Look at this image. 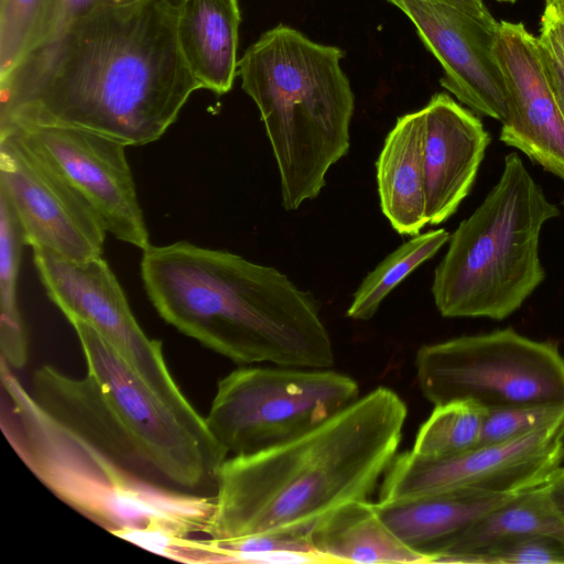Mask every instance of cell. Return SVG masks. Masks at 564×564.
Returning a JSON list of instances; mask_svg holds the SVG:
<instances>
[{
	"label": "cell",
	"instance_id": "cell-17",
	"mask_svg": "<svg viewBox=\"0 0 564 564\" xmlns=\"http://www.w3.org/2000/svg\"><path fill=\"white\" fill-rule=\"evenodd\" d=\"M422 110L397 119L376 162L382 214L403 236H416L427 225Z\"/></svg>",
	"mask_w": 564,
	"mask_h": 564
},
{
	"label": "cell",
	"instance_id": "cell-8",
	"mask_svg": "<svg viewBox=\"0 0 564 564\" xmlns=\"http://www.w3.org/2000/svg\"><path fill=\"white\" fill-rule=\"evenodd\" d=\"M415 368L420 390L434 405L455 400H470L487 410L564 404L558 347L513 328L424 345Z\"/></svg>",
	"mask_w": 564,
	"mask_h": 564
},
{
	"label": "cell",
	"instance_id": "cell-32",
	"mask_svg": "<svg viewBox=\"0 0 564 564\" xmlns=\"http://www.w3.org/2000/svg\"><path fill=\"white\" fill-rule=\"evenodd\" d=\"M432 2L443 3L456 8L478 21H480L486 26L496 30L498 28V23L491 13L488 11L487 7L484 3V0H427Z\"/></svg>",
	"mask_w": 564,
	"mask_h": 564
},
{
	"label": "cell",
	"instance_id": "cell-30",
	"mask_svg": "<svg viewBox=\"0 0 564 564\" xmlns=\"http://www.w3.org/2000/svg\"><path fill=\"white\" fill-rule=\"evenodd\" d=\"M538 39L564 67V11L554 6L544 7Z\"/></svg>",
	"mask_w": 564,
	"mask_h": 564
},
{
	"label": "cell",
	"instance_id": "cell-29",
	"mask_svg": "<svg viewBox=\"0 0 564 564\" xmlns=\"http://www.w3.org/2000/svg\"><path fill=\"white\" fill-rule=\"evenodd\" d=\"M97 6L99 0H52L51 20L45 39L35 50L54 42L73 21Z\"/></svg>",
	"mask_w": 564,
	"mask_h": 564
},
{
	"label": "cell",
	"instance_id": "cell-19",
	"mask_svg": "<svg viewBox=\"0 0 564 564\" xmlns=\"http://www.w3.org/2000/svg\"><path fill=\"white\" fill-rule=\"evenodd\" d=\"M517 495L451 490L402 500H379L375 507L402 542L430 555L432 563L434 552L443 542Z\"/></svg>",
	"mask_w": 564,
	"mask_h": 564
},
{
	"label": "cell",
	"instance_id": "cell-15",
	"mask_svg": "<svg viewBox=\"0 0 564 564\" xmlns=\"http://www.w3.org/2000/svg\"><path fill=\"white\" fill-rule=\"evenodd\" d=\"M494 53L508 104L500 141L564 181V119L545 74L538 37L521 22L501 21Z\"/></svg>",
	"mask_w": 564,
	"mask_h": 564
},
{
	"label": "cell",
	"instance_id": "cell-1",
	"mask_svg": "<svg viewBox=\"0 0 564 564\" xmlns=\"http://www.w3.org/2000/svg\"><path fill=\"white\" fill-rule=\"evenodd\" d=\"M183 0L99 4L0 78V130L83 128L124 145L160 139L199 84L181 54Z\"/></svg>",
	"mask_w": 564,
	"mask_h": 564
},
{
	"label": "cell",
	"instance_id": "cell-10",
	"mask_svg": "<svg viewBox=\"0 0 564 564\" xmlns=\"http://www.w3.org/2000/svg\"><path fill=\"white\" fill-rule=\"evenodd\" d=\"M564 462V415L521 437L477 446L457 456L430 459L395 455L384 473L381 501L440 491L517 495L550 481Z\"/></svg>",
	"mask_w": 564,
	"mask_h": 564
},
{
	"label": "cell",
	"instance_id": "cell-7",
	"mask_svg": "<svg viewBox=\"0 0 564 564\" xmlns=\"http://www.w3.org/2000/svg\"><path fill=\"white\" fill-rule=\"evenodd\" d=\"M78 338L87 371L116 421L162 480L176 490L215 496L228 452L203 415H188L150 388L89 324L66 317Z\"/></svg>",
	"mask_w": 564,
	"mask_h": 564
},
{
	"label": "cell",
	"instance_id": "cell-6",
	"mask_svg": "<svg viewBox=\"0 0 564 564\" xmlns=\"http://www.w3.org/2000/svg\"><path fill=\"white\" fill-rule=\"evenodd\" d=\"M560 214L521 158L509 153L496 185L451 235L432 295L444 317L503 319L543 282V225Z\"/></svg>",
	"mask_w": 564,
	"mask_h": 564
},
{
	"label": "cell",
	"instance_id": "cell-5",
	"mask_svg": "<svg viewBox=\"0 0 564 564\" xmlns=\"http://www.w3.org/2000/svg\"><path fill=\"white\" fill-rule=\"evenodd\" d=\"M7 412L1 427L15 453L59 500L113 534L161 528L203 533L215 496L164 487L91 443L44 409L1 360Z\"/></svg>",
	"mask_w": 564,
	"mask_h": 564
},
{
	"label": "cell",
	"instance_id": "cell-34",
	"mask_svg": "<svg viewBox=\"0 0 564 564\" xmlns=\"http://www.w3.org/2000/svg\"><path fill=\"white\" fill-rule=\"evenodd\" d=\"M142 0H99V4L104 6H124L139 2Z\"/></svg>",
	"mask_w": 564,
	"mask_h": 564
},
{
	"label": "cell",
	"instance_id": "cell-16",
	"mask_svg": "<svg viewBox=\"0 0 564 564\" xmlns=\"http://www.w3.org/2000/svg\"><path fill=\"white\" fill-rule=\"evenodd\" d=\"M421 110L426 218L427 224L440 225L469 194L490 135L480 119L448 94L433 95Z\"/></svg>",
	"mask_w": 564,
	"mask_h": 564
},
{
	"label": "cell",
	"instance_id": "cell-26",
	"mask_svg": "<svg viewBox=\"0 0 564 564\" xmlns=\"http://www.w3.org/2000/svg\"><path fill=\"white\" fill-rule=\"evenodd\" d=\"M52 0H0V78L44 41Z\"/></svg>",
	"mask_w": 564,
	"mask_h": 564
},
{
	"label": "cell",
	"instance_id": "cell-18",
	"mask_svg": "<svg viewBox=\"0 0 564 564\" xmlns=\"http://www.w3.org/2000/svg\"><path fill=\"white\" fill-rule=\"evenodd\" d=\"M238 0H183L176 36L181 54L200 88L228 93L238 72Z\"/></svg>",
	"mask_w": 564,
	"mask_h": 564
},
{
	"label": "cell",
	"instance_id": "cell-35",
	"mask_svg": "<svg viewBox=\"0 0 564 564\" xmlns=\"http://www.w3.org/2000/svg\"><path fill=\"white\" fill-rule=\"evenodd\" d=\"M545 6H554L557 9L564 11V0H544Z\"/></svg>",
	"mask_w": 564,
	"mask_h": 564
},
{
	"label": "cell",
	"instance_id": "cell-36",
	"mask_svg": "<svg viewBox=\"0 0 564 564\" xmlns=\"http://www.w3.org/2000/svg\"><path fill=\"white\" fill-rule=\"evenodd\" d=\"M497 1H501V2H514L516 0H497Z\"/></svg>",
	"mask_w": 564,
	"mask_h": 564
},
{
	"label": "cell",
	"instance_id": "cell-2",
	"mask_svg": "<svg viewBox=\"0 0 564 564\" xmlns=\"http://www.w3.org/2000/svg\"><path fill=\"white\" fill-rule=\"evenodd\" d=\"M406 414L404 401L379 387L297 437L227 457L203 533L308 536L337 508L368 500L397 455Z\"/></svg>",
	"mask_w": 564,
	"mask_h": 564
},
{
	"label": "cell",
	"instance_id": "cell-12",
	"mask_svg": "<svg viewBox=\"0 0 564 564\" xmlns=\"http://www.w3.org/2000/svg\"><path fill=\"white\" fill-rule=\"evenodd\" d=\"M13 132L57 172L90 206L105 230L142 251L150 235L123 143L68 126L19 123Z\"/></svg>",
	"mask_w": 564,
	"mask_h": 564
},
{
	"label": "cell",
	"instance_id": "cell-9",
	"mask_svg": "<svg viewBox=\"0 0 564 564\" xmlns=\"http://www.w3.org/2000/svg\"><path fill=\"white\" fill-rule=\"evenodd\" d=\"M358 392L352 378L329 368L243 367L218 381L205 420L228 454H251L316 427Z\"/></svg>",
	"mask_w": 564,
	"mask_h": 564
},
{
	"label": "cell",
	"instance_id": "cell-4",
	"mask_svg": "<svg viewBox=\"0 0 564 564\" xmlns=\"http://www.w3.org/2000/svg\"><path fill=\"white\" fill-rule=\"evenodd\" d=\"M344 55L279 24L238 61L241 87L254 101L273 151L286 210L316 198L329 169L349 151L355 95Z\"/></svg>",
	"mask_w": 564,
	"mask_h": 564
},
{
	"label": "cell",
	"instance_id": "cell-27",
	"mask_svg": "<svg viewBox=\"0 0 564 564\" xmlns=\"http://www.w3.org/2000/svg\"><path fill=\"white\" fill-rule=\"evenodd\" d=\"M459 564H564V539L521 535L505 539L460 556Z\"/></svg>",
	"mask_w": 564,
	"mask_h": 564
},
{
	"label": "cell",
	"instance_id": "cell-21",
	"mask_svg": "<svg viewBox=\"0 0 564 564\" xmlns=\"http://www.w3.org/2000/svg\"><path fill=\"white\" fill-rule=\"evenodd\" d=\"M532 534L564 539V516L546 484L517 495L447 539L434 552L432 563H455L491 543Z\"/></svg>",
	"mask_w": 564,
	"mask_h": 564
},
{
	"label": "cell",
	"instance_id": "cell-11",
	"mask_svg": "<svg viewBox=\"0 0 564 564\" xmlns=\"http://www.w3.org/2000/svg\"><path fill=\"white\" fill-rule=\"evenodd\" d=\"M33 261L51 301L94 327L158 394L182 412L200 415L174 380L162 343L147 336L109 264L100 257L73 260L33 249Z\"/></svg>",
	"mask_w": 564,
	"mask_h": 564
},
{
	"label": "cell",
	"instance_id": "cell-28",
	"mask_svg": "<svg viewBox=\"0 0 564 564\" xmlns=\"http://www.w3.org/2000/svg\"><path fill=\"white\" fill-rule=\"evenodd\" d=\"M564 415V404H528L487 410L478 446L508 442L545 427Z\"/></svg>",
	"mask_w": 564,
	"mask_h": 564
},
{
	"label": "cell",
	"instance_id": "cell-24",
	"mask_svg": "<svg viewBox=\"0 0 564 564\" xmlns=\"http://www.w3.org/2000/svg\"><path fill=\"white\" fill-rule=\"evenodd\" d=\"M444 228L419 234L389 253L370 271L354 293L347 316L368 321L382 301L415 269L433 258L449 240Z\"/></svg>",
	"mask_w": 564,
	"mask_h": 564
},
{
	"label": "cell",
	"instance_id": "cell-3",
	"mask_svg": "<svg viewBox=\"0 0 564 564\" xmlns=\"http://www.w3.org/2000/svg\"><path fill=\"white\" fill-rule=\"evenodd\" d=\"M140 271L162 319L237 364H334L315 300L273 267L176 241L143 250Z\"/></svg>",
	"mask_w": 564,
	"mask_h": 564
},
{
	"label": "cell",
	"instance_id": "cell-22",
	"mask_svg": "<svg viewBox=\"0 0 564 564\" xmlns=\"http://www.w3.org/2000/svg\"><path fill=\"white\" fill-rule=\"evenodd\" d=\"M22 228L7 196L0 192V352L12 370L29 359L28 339L18 301Z\"/></svg>",
	"mask_w": 564,
	"mask_h": 564
},
{
	"label": "cell",
	"instance_id": "cell-14",
	"mask_svg": "<svg viewBox=\"0 0 564 564\" xmlns=\"http://www.w3.org/2000/svg\"><path fill=\"white\" fill-rule=\"evenodd\" d=\"M414 24L440 62L441 85L474 112L506 122L507 93L494 53L496 30L447 4L427 0H387Z\"/></svg>",
	"mask_w": 564,
	"mask_h": 564
},
{
	"label": "cell",
	"instance_id": "cell-20",
	"mask_svg": "<svg viewBox=\"0 0 564 564\" xmlns=\"http://www.w3.org/2000/svg\"><path fill=\"white\" fill-rule=\"evenodd\" d=\"M313 549L337 563H431V556L402 542L382 521L375 503L348 502L310 532Z\"/></svg>",
	"mask_w": 564,
	"mask_h": 564
},
{
	"label": "cell",
	"instance_id": "cell-23",
	"mask_svg": "<svg viewBox=\"0 0 564 564\" xmlns=\"http://www.w3.org/2000/svg\"><path fill=\"white\" fill-rule=\"evenodd\" d=\"M193 563L333 564L317 553L308 536L259 533L235 539H191Z\"/></svg>",
	"mask_w": 564,
	"mask_h": 564
},
{
	"label": "cell",
	"instance_id": "cell-13",
	"mask_svg": "<svg viewBox=\"0 0 564 564\" xmlns=\"http://www.w3.org/2000/svg\"><path fill=\"white\" fill-rule=\"evenodd\" d=\"M0 192L32 249L79 261L101 257L107 231L94 210L13 132L0 133Z\"/></svg>",
	"mask_w": 564,
	"mask_h": 564
},
{
	"label": "cell",
	"instance_id": "cell-33",
	"mask_svg": "<svg viewBox=\"0 0 564 564\" xmlns=\"http://www.w3.org/2000/svg\"><path fill=\"white\" fill-rule=\"evenodd\" d=\"M549 491L564 516V467H561L546 482Z\"/></svg>",
	"mask_w": 564,
	"mask_h": 564
},
{
	"label": "cell",
	"instance_id": "cell-25",
	"mask_svg": "<svg viewBox=\"0 0 564 564\" xmlns=\"http://www.w3.org/2000/svg\"><path fill=\"white\" fill-rule=\"evenodd\" d=\"M486 412L470 400L435 405L417 431L411 452L424 458L443 459L477 447Z\"/></svg>",
	"mask_w": 564,
	"mask_h": 564
},
{
	"label": "cell",
	"instance_id": "cell-31",
	"mask_svg": "<svg viewBox=\"0 0 564 564\" xmlns=\"http://www.w3.org/2000/svg\"><path fill=\"white\" fill-rule=\"evenodd\" d=\"M539 40V39H538ZM540 53L545 74L555 95L560 110L564 119V67L556 61L551 52L540 42Z\"/></svg>",
	"mask_w": 564,
	"mask_h": 564
}]
</instances>
